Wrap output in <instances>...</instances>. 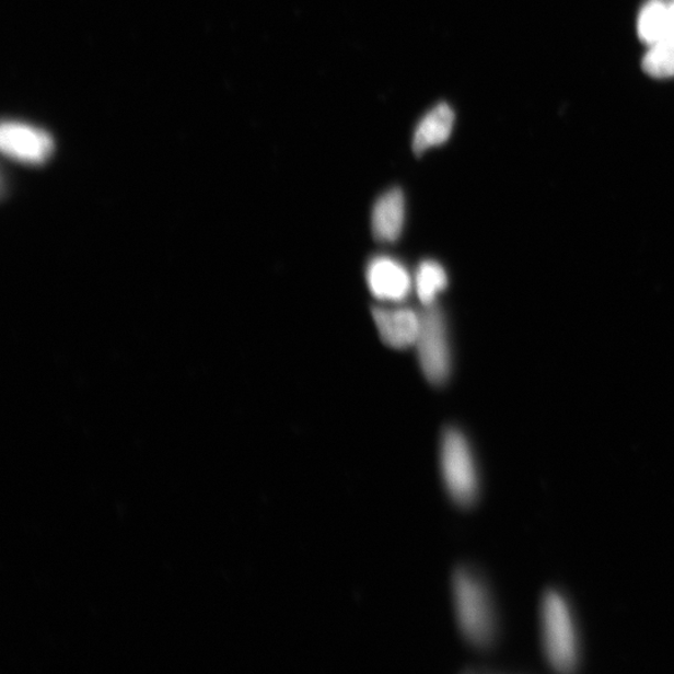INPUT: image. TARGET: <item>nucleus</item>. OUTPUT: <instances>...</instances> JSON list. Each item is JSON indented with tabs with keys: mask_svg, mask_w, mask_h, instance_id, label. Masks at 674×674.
Segmentation results:
<instances>
[{
	"mask_svg": "<svg viewBox=\"0 0 674 674\" xmlns=\"http://www.w3.org/2000/svg\"><path fill=\"white\" fill-rule=\"evenodd\" d=\"M541 632L549 666L565 673L579 667V629L570 603L562 593L549 591L545 594L541 605Z\"/></svg>",
	"mask_w": 674,
	"mask_h": 674,
	"instance_id": "f257e3e1",
	"label": "nucleus"
},
{
	"mask_svg": "<svg viewBox=\"0 0 674 674\" xmlns=\"http://www.w3.org/2000/svg\"><path fill=\"white\" fill-rule=\"evenodd\" d=\"M452 600L460 631L467 642L477 647L492 643L498 625L485 583L472 571L460 570L452 579Z\"/></svg>",
	"mask_w": 674,
	"mask_h": 674,
	"instance_id": "f03ea898",
	"label": "nucleus"
},
{
	"mask_svg": "<svg viewBox=\"0 0 674 674\" xmlns=\"http://www.w3.org/2000/svg\"><path fill=\"white\" fill-rule=\"evenodd\" d=\"M440 466L450 498L460 506L473 504L480 490V476L473 449L457 429H448L442 434Z\"/></svg>",
	"mask_w": 674,
	"mask_h": 674,
	"instance_id": "7ed1b4c3",
	"label": "nucleus"
},
{
	"mask_svg": "<svg viewBox=\"0 0 674 674\" xmlns=\"http://www.w3.org/2000/svg\"><path fill=\"white\" fill-rule=\"evenodd\" d=\"M415 346L425 377L432 385L445 384L451 375V349L445 315L437 304L425 307Z\"/></svg>",
	"mask_w": 674,
	"mask_h": 674,
	"instance_id": "20e7f679",
	"label": "nucleus"
},
{
	"mask_svg": "<svg viewBox=\"0 0 674 674\" xmlns=\"http://www.w3.org/2000/svg\"><path fill=\"white\" fill-rule=\"evenodd\" d=\"M3 153L26 164H42L51 154L53 141L46 131L22 123L9 121L0 131Z\"/></svg>",
	"mask_w": 674,
	"mask_h": 674,
	"instance_id": "39448f33",
	"label": "nucleus"
},
{
	"mask_svg": "<svg viewBox=\"0 0 674 674\" xmlns=\"http://www.w3.org/2000/svg\"><path fill=\"white\" fill-rule=\"evenodd\" d=\"M367 280L371 294L390 303H402L412 288L409 271L392 256L372 257L367 269Z\"/></svg>",
	"mask_w": 674,
	"mask_h": 674,
	"instance_id": "423d86ee",
	"label": "nucleus"
},
{
	"mask_svg": "<svg viewBox=\"0 0 674 674\" xmlns=\"http://www.w3.org/2000/svg\"><path fill=\"white\" fill-rule=\"evenodd\" d=\"M372 316L381 337L390 348L404 350L415 346L421 330V315L410 307H374Z\"/></svg>",
	"mask_w": 674,
	"mask_h": 674,
	"instance_id": "0eeeda50",
	"label": "nucleus"
},
{
	"mask_svg": "<svg viewBox=\"0 0 674 674\" xmlns=\"http://www.w3.org/2000/svg\"><path fill=\"white\" fill-rule=\"evenodd\" d=\"M406 202L400 188H393L381 195L374 204L371 216L372 234L380 243L392 244L403 234Z\"/></svg>",
	"mask_w": 674,
	"mask_h": 674,
	"instance_id": "6e6552de",
	"label": "nucleus"
},
{
	"mask_svg": "<svg viewBox=\"0 0 674 674\" xmlns=\"http://www.w3.org/2000/svg\"><path fill=\"white\" fill-rule=\"evenodd\" d=\"M454 124L455 113L450 105L441 103L434 106L416 127L412 140L415 154L421 155L426 150L445 144Z\"/></svg>",
	"mask_w": 674,
	"mask_h": 674,
	"instance_id": "1a4fd4ad",
	"label": "nucleus"
},
{
	"mask_svg": "<svg viewBox=\"0 0 674 674\" xmlns=\"http://www.w3.org/2000/svg\"><path fill=\"white\" fill-rule=\"evenodd\" d=\"M667 15L669 2L664 0H649L643 5L638 15L637 32L646 46L651 47L666 38Z\"/></svg>",
	"mask_w": 674,
	"mask_h": 674,
	"instance_id": "9d476101",
	"label": "nucleus"
},
{
	"mask_svg": "<svg viewBox=\"0 0 674 674\" xmlns=\"http://www.w3.org/2000/svg\"><path fill=\"white\" fill-rule=\"evenodd\" d=\"M448 286V274L440 263L434 260L420 263L415 274V289L425 307L437 304L438 297Z\"/></svg>",
	"mask_w": 674,
	"mask_h": 674,
	"instance_id": "9b49d317",
	"label": "nucleus"
},
{
	"mask_svg": "<svg viewBox=\"0 0 674 674\" xmlns=\"http://www.w3.org/2000/svg\"><path fill=\"white\" fill-rule=\"evenodd\" d=\"M642 69L652 78L674 77V43L662 40L653 44L643 57Z\"/></svg>",
	"mask_w": 674,
	"mask_h": 674,
	"instance_id": "f8f14e48",
	"label": "nucleus"
},
{
	"mask_svg": "<svg viewBox=\"0 0 674 674\" xmlns=\"http://www.w3.org/2000/svg\"><path fill=\"white\" fill-rule=\"evenodd\" d=\"M663 40H670L674 43V0L669 2V15H667V32L666 38Z\"/></svg>",
	"mask_w": 674,
	"mask_h": 674,
	"instance_id": "ddd939ff",
	"label": "nucleus"
}]
</instances>
